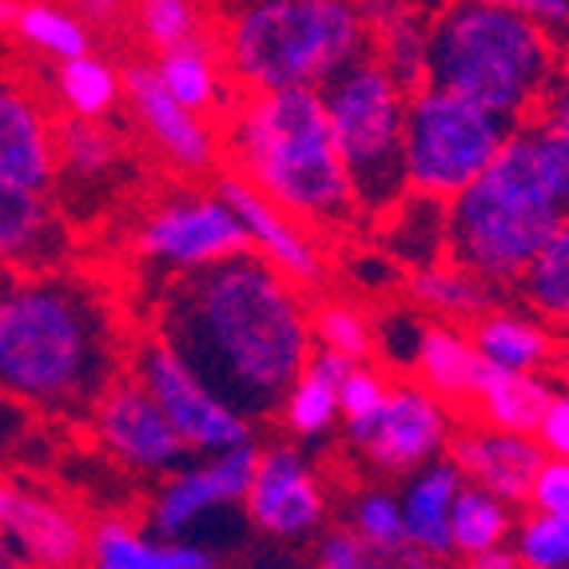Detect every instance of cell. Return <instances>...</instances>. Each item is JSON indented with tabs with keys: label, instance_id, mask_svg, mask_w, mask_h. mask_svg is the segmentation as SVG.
I'll return each mask as SVG.
<instances>
[{
	"label": "cell",
	"instance_id": "8d00e7d4",
	"mask_svg": "<svg viewBox=\"0 0 569 569\" xmlns=\"http://www.w3.org/2000/svg\"><path fill=\"white\" fill-rule=\"evenodd\" d=\"M140 32L156 52L196 44L200 37V9L196 0H140Z\"/></svg>",
	"mask_w": 569,
	"mask_h": 569
},
{
	"label": "cell",
	"instance_id": "603a6c76",
	"mask_svg": "<svg viewBox=\"0 0 569 569\" xmlns=\"http://www.w3.org/2000/svg\"><path fill=\"white\" fill-rule=\"evenodd\" d=\"M550 402H553V387L546 379H538L533 370L493 367V362L482 359L470 410L482 415L486 427L518 430V435H538L541 415H546Z\"/></svg>",
	"mask_w": 569,
	"mask_h": 569
},
{
	"label": "cell",
	"instance_id": "e575fe53",
	"mask_svg": "<svg viewBox=\"0 0 569 569\" xmlns=\"http://www.w3.org/2000/svg\"><path fill=\"white\" fill-rule=\"evenodd\" d=\"M311 331L319 347L351 355L355 362H367L375 355V323L355 303H323L311 311Z\"/></svg>",
	"mask_w": 569,
	"mask_h": 569
},
{
	"label": "cell",
	"instance_id": "7a4b0ae2",
	"mask_svg": "<svg viewBox=\"0 0 569 569\" xmlns=\"http://www.w3.org/2000/svg\"><path fill=\"white\" fill-rule=\"evenodd\" d=\"M120 379V331L100 287L77 276L12 279L0 291V395L44 415H92Z\"/></svg>",
	"mask_w": 569,
	"mask_h": 569
},
{
	"label": "cell",
	"instance_id": "8992f818",
	"mask_svg": "<svg viewBox=\"0 0 569 569\" xmlns=\"http://www.w3.org/2000/svg\"><path fill=\"white\" fill-rule=\"evenodd\" d=\"M370 48L351 0H256L228 29V64L247 88H323Z\"/></svg>",
	"mask_w": 569,
	"mask_h": 569
},
{
	"label": "cell",
	"instance_id": "74e56055",
	"mask_svg": "<svg viewBox=\"0 0 569 569\" xmlns=\"http://www.w3.org/2000/svg\"><path fill=\"white\" fill-rule=\"evenodd\" d=\"M522 123L533 140V152H538L541 180L553 191V200L569 211V123H558L550 116H530Z\"/></svg>",
	"mask_w": 569,
	"mask_h": 569
},
{
	"label": "cell",
	"instance_id": "e0dca14e",
	"mask_svg": "<svg viewBox=\"0 0 569 569\" xmlns=\"http://www.w3.org/2000/svg\"><path fill=\"white\" fill-rule=\"evenodd\" d=\"M450 462L462 470L466 482L498 493L502 502L518 506L530 498V486L546 462V447L538 435H518V430H458L447 442Z\"/></svg>",
	"mask_w": 569,
	"mask_h": 569
},
{
	"label": "cell",
	"instance_id": "7c38bea8",
	"mask_svg": "<svg viewBox=\"0 0 569 569\" xmlns=\"http://www.w3.org/2000/svg\"><path fill=\"white\" fill-rule=\"evenodd\" d=\"M92 427L108 455L120 458L132 470H143V475L176 470L191 455V447L180 438V430L171 427V418L143 390L140 379H116L96 399Z\"/></svg>",
	"mask_w": 569,
	"mask_h": 569
},
{
	"label": "cell",
	"instance_id": "3957f363",
	"mask_svg": "<svg viewBox=\"0 0 569 569\" xmlns=\"http://www.w3.org/2000/svg\"><path fill=\"white\" fill-rule=\"evenodd\" d=\"M231 156L243 180L307 223L362 216L327 120L323 88H267L231 123Z\"/></svg>",
	"mask_w": 569,
	"mask_h": 569
},
{
	"label": "cell",
	"instance_id": "ac0fdd59",
	"mask_svg": "<svg viewBox=\"0 0 569 569\" xmlns=\"http://www.w3.org/2000/svg\"><path fill=\"white\" fill-rule=\"evenodd\" d=\"M123 88H128V100H132L148 136L160 143L171 160L180 163L183 171L211 168V160H216V132H211V123L203 120V112L180 104L163 88L156 64H132L123 72Z\"/></svg>",
	"mask_w": 569,
	"mask_h": 569
},
{
	"label": "cell",
	"instance_id": "bcb514c9",
	"mask_svg": "<svg viewBox=\"0 0 569 569\" xmlns=\"http://www.w3.org/2000/svg\"><path fill=\"white\" fill-rule=\"evenodd\" d=\"M72 4H77L88 20H96V24H116L123 12V0H72Z\"/></svg>",
	"mask_w": 569,
	"mask_h": 569
},
{
	"label": "cell",
	"instance_id": "ba28073f",
	"mask_svg": "<svg viewBox=\"0 0 569 569\" xmlns=\"http://www.w3.org/2000/svg\"><path fill=\"white\" fill-rule=\"evenodd\" d=\"M518 123L458 92L418 84L407 104V183L410 191L455 200L493 160Z\"/></svg>",
	"mask_w": 569,
	"mask_h": 569
},
{
	"label": "cell",
	"instance_id": "d590c367",
	"mask_svg": "<svg viewBox=\"0 0 569 569\" xmlns=\"http://www.w3.org/2000/svg\"><path fill=\"white\" fill-rule=\"evenodd\" d=\"M513 553L530 569H569V518L533 510L513 538Z\"/></svg>",
	"mask_w": 569,
	"mask_h": 569
},
{
	"label": "cell",
	"instance_id": "60d3db41",
	"mask_svg": "<svg viewBox=\"0 0 569 569\" xmlns=\"http://www.w3.org/2000/svg\"><path fill=\"white\" fill-rule=\"evenodd\" d=\"M526 502H530L533 510L569 518V458L550 455L546 462H541V470H538V478H533L530 498H526Z\"/></svg>",
	"mask_w": 569,
	"mask_h": 569
},
{
	"label": "cell",
	"instance_id": "d6986e66",
	"mask_svg": "<svg viewBox=\"0 0 569 569\" xmlns=\"http://www.w3.org/2000/svg\"><path fill=\"white\" fill-rule=\"evenodd\" d=\"M57 176V136L40 108L12 88H0V180L44 191Z\"/></svg>",
	"mask_w": 569,
	"mask_h": 569
},
{
	"label": "cell",
	"instance_id": "7402d4cb",
	"mask_svg": "<svg viewBox=\"0 0 569 569\" xmlns=\"http://www.w3.org/2000/svg\"><path fill=\"white\" fill-rule=\"evenodd\" d=\"M462 470L455 462H427L418 466L410 478L407 493H402V513H407V533L410 546L430 553L435 561L455 558V541H450V510L462 490Z\"/></svg>",
	"mask_w": 569,
	"mask_h": 569
},
{
	"label": "cell",
	"instance_id": "4316f807",
	"mask_svg": "<svg viewBox=\"0 0 569 569\" xmlns=\"http://www.w3.org/2000/svg\"><path fill=\"white\" fill-rule=\"evenodd\" d=\"M510 502H502L498 493L482 490L475 482H462L450 510V541H455V558L475 561L478 553L493 550L510 538Z\"/></svg>",
	"mask_w": 569,
	"mask_h": 569
},
{
	"label": "cell",
	"instance_id": "ffe728a7",
	"mask_svg": "<svg viewBox=\"0 0 569 569\" xmlns=\"http://www.w3.org/2000/svg\"><path fill=\"white\" fill-rule=\"evenodd\" d=\"M88 561L100 569H211L219 558L200 541H171L160 533L148 538L120 518H108L88 533Z\"/></svg>",
	"mask_w": 569,
	"mask_h": 569
},
{
	"label": "cell",
	"instance_id": "9a60e30c",
	"mask_svg": "<svg viewBox=\"0 0 569 569\" xmlns=\"http://www.w3.org/2000/svg\"><path fill=\"white\" fill-rule=\"evenodd\" d=\"M0 533L24 566H77L88 558V530L60 502L0 478Z\"/></svg>",
	"mask_w": 569,
	"mask_h": 569
},
{
	"label": "cell",
	"instance_id": "2e32d148",
	"mask_svg": "<svg viewBox=\"0 0 569 569\" xmlns=\"http://www.w3.org/2000/svg\"><path fill=\"white\" fill-rule=\"evenodd\" d=\"M216 191L239 211L247 236H251V247H256L263 259H271L291 283H299V287L327 283L323 256L315 251V243L303 236V231L295 228L291 211H283L276 200H267L263 191H259L251 180H243V176H219Z\"/></svg>",
	"mask_w": 569,
	"mask_h": 569
},
{
	"label": "cell",
	"instance_id": "d4e9b609",
	"mask_svg": "<svg viewBox=\"0 0 569 569\" xmlns=\"http://www.w3.org/2000/svg\"><path fill=\"white\" fill-rule=\"evenodd\" d=\"M493 291L498 287L490 279L475 276L470 267L455 263V259L450 263H422L407 279L410 299L435 315H447V319H478V315L493 311V299H498Z\"/></svg>",
	"mask_w": 569,
	"mask_h": 569
},
{
	"label": "cell",
	"instance_id": "8fae6325",
	"mask_svg": "<svg viewBox=\"0 0 569 569\" xmlns=\"http://www.w3.org/2000/svg\"><path fill=\"white\" fill-rule=\"evenodd\" d=\"M347 435L375 470L382 475H415L418 466L435 462L450 442V410L435 390L399 382L375 418L347 422Z\"/></svg>",
	"mask_w": 569,
	"mask_h": 569
},
{
	"label": "cell",
	"instance_id": "f907efd6",
	"mask_svg": "<svg viewBox=\"0 0 569 569\" xmlns=\"http://www.w3.org/2000/svg\"><path fill=\"white\" fill-rule=\"evenodd\" d=\"M12 279H17V267H12L9 259H0V291H4V287L12 283Z\"/></svg>",
	"mask_w": 569,
	"mask_h": 569
},
{
	"label": "cell",
	"instance_id": "484cf974",
	"mask_svg": "<svg viewBox=\"0 0 569 569\" xmlns=\"http://www.w3.org/2000/svg\"><path fill=\"white\" fill-rule=\"evenodd\" d=\"M475 339L478 355L493 367L510 370H538L553 359V339L546 327H538L533 319L510 311H486L475 319Z\"/></svg>",
	"mask_w": 569,
	"mask_h": 569
},
{
	"label": "cell",
	"instance_id": "f1b7e54d",
	"mask_svg": "<svg viewBox=\"0 0 569 569\" xmlns=\"http://www.w3.org/2000/svg\"><path fill=\"white\" fill-rule=\"evenodd\" d=\"M522 283L526 303L558 327H569V211L553 228V236L541 243L533 263L526 267Z\"/></svg>",
	"mask_w": 569,
	"mask_h": 569
},
{
	"label": "cell",
	"instance_id": "836d02e7",
	"mask_svg": "<svg viewBox=\"0 0 569 569\" xmlns=\"http://www.w3.org/2000/svg\"><path fill=\"white\" fill-rule=\"evenodd\" d=\"M339 415H342L339 410V382H331L327 375H319V370L307 367L303 375L295 379L291 395H287V402H283L287 427L303 438H319L335 427V418Z\"/></svg>",
	"mask_w": 569,
	"mask_h": 569
},
{
	"label": "cell",
	"instance_id": "c3c4849f",
	"mask_svg": "<svg viewBox=\"0 0 569 569\" xmlns=\"http://www.w3.org/2000/svg\"><path fill=\"white\" fill-rule=\"evenodd\" d=\"M12 566H24V561H20V553L12 550V541L0 533V569H12Z\"/></svg>",
	"mask_w": 569,
	"mask_h": 569
},
{
	"label": "cell",
	"instance_id": "4fadbf2b",
	"mask_svg": "<svg viewBox=\"0 0 569 569\" xmlns=\"http://www.w3.org/2000/svg\"><path fill=\"white\" fill-rule=\"evenodd\" d=\"M259 450L251 442L231 450H219L208 455V462L200 466H183L180 475L171 478L160 490L152 506V533L160 538H188V530L200 518H208L219 506H239L251 490V478H256Z\"/></svg>",
	"mask_w": 569,
	"mask_h": 569
},
{
	"label": "cell",
	"instance_id": "816d5d0a",
	"mask_svg": "<svg viewBox=\"0 0 569 569\" xmlns=\"http://www.w3.org/2000/svg\"><path fill=\"white\" fill-rule=\"evenodd\" d=\"M561 375H566V379H569V355H566V359H561Z\"/></svg>",
	"mask_w": 569,
	"mask_h": 569
},
{
	"label": "cell",
	"instance_id": "f35d334b",
	"mask_svg": "<svg viewBox=\"0 0 569 569\" xmlns=\"http://www.w3.org/2000/svg\"><path fill=\"white\" fill-rule=\"evenodd\" d=\"M387 395H390V382L382 379L379 370H370L367 362H355L339 382V410L347 422H362V418L379 415Z\"/></svg>",
	"mask_w": 569,
	"mask_h": 569
},
{
	"label": "cell",
	"instance_id": "7dc6e473",
	"mask_svg": "<svg viewBox=\"0 0 569 569\" xmlns=\"http://www.w3.org/2000/svg\"><path fill=\"white\" fill-rule=\"evenodd\" d=\"M470 566H478V569H513V566H522V561H518V553H513L510 546H493V550L478 553Z\"/></svg>",
	"mask_w": 569,
	"mask_h": 569
},
{
	"label": "cell",
	"instance_id": "5b68a950",
	"mask_svg": "<svg viewBox=\"0 0 569 569\" xmlns=\"http://www.w3.org/2000/svg\"><path fill=\"white\" fill-rule=\"evenodd\" d=\"M550 77L553 52L541 24L506 4L462 0L427 32V84L466 96L510 123L538 112Z\"/></svg>",
	"mask_w": 569,
	"mask_h": 569
},
{
	"label": "cell",
	"instance_id": "cb8c5ba5",
	"mask_svg": "<svg viewBox=\"0 0 569 569\" xmlns=\"http://www.w3.org/2000/svg\"><path fill=\"white\" fill-rule=\"evenodd\" d=\"M415 370L418 379L427 382V390H435L442 402H455V407L470 410L478 370H482V355H478L470 335L455 331V327L430 323L422 327V339H418Z\"/></svg>",
	"mask_w": 569,
	"mask_h": 569
},
{
	"label": "cell",
	"instance_id": "9c48e42d",
	"mask_svg": "<svg viewBox=\"0 0 569 569\" xmlns=\"http://www.w3.org/2000/svg\"><path fill=\"white\" fill-rule=\"evenodd\" d=\"M136 379L160 402L171 427L180 430V438L196 455H219L251 442V418L228 399H219L196 370L183 367L160 335L136 347Z\"/></svg>",
	"mask_w": 569,
	"mask_h": 569
},
{
	"label": "cell",
	"instance_id": "83f0119b",
	"mask_svg": "<svg viewBox=\"0 0 569 569\" xmlns=\"http://www.w3.org/2000/svg\"><path fill=\"white\" fill-rule=\"evenodd\" d=\"M355 530L362 533L370 550L379 553L382 566H435L430 553H422L418 546H410L407 533V513H402V498L387 490H370L355 502Z\"/></svg>",
	"mask_w": 569,
	"mask_h": 569
},
{
	"label": "cell",
	"instance_id": "6da1fadb",
	"mask_svg": "<svg viewBox=\"0 0 569 569\" xmlns=\"http://www.w3.org/2000/svg\"><path fill=\"white\" fill-rule=\"evenodd\" d=\"M156 335L247 418L283 415L315 351L303 295L256 247L171 279L156 307Z\"/></svg>",
	"mask_w": 569,
	"mask_h": 569
},
{
	"label": "cell",
	"instance_id": "30bf717a",
	"mask_svg": "<svg viewBox=\"0 0 569 569\" xmlns=\"http://www.w3.org/2000/svg\"><path fill=\"white\" fill-rule=\"evenodd\" d=\"M136 251L171 276H183V271H200L219 259L251 251V236H247L239 211L219 191L216 196L191 191L180 200L160 203L143 219Z\"/></svg>",
	"mask_w": 569,
	"mask_h": 569
},
{
	"label": "cell",
	"instance_id": "d6a6232c",
	"mask_svg": "<svg viewBox=\"0 0 569 569\" xmlns=\"http://www.w3.org/2000/svg\"><path fill=\"white\" fill-rule=\"evenodd\" d=\"M12 29L29 40V44H37L40 52H48V57H57V60L88 52V29L72 12L57 9L52 0H20V12H17V20H12Z\"/></svg>",
	"mask_w": 569,
	"mask_h": 569
},
{
	"label": "cell",
	"instance_id": "ee69618b",
	"mask_svg": "<svg viewBox=\"0 0 569 569\" xmlns=\"http://www.w3.org/2000/svg\"><path fill=\"white\" fill-rule=\"evenodd\" d=\"M533 116H550V120H558V123H569V64L553 68V77L541 88L538 112Z\"/></svg>",
	"mask_w": 569,
	"mask_h": 569
},
{
	"label": "cell",
	"instance_id": "44dd1931",
	"mask_svg": "<svg viewBox=\"0 0 569 569\" xmlns=\"http://www.w3.org/2000/svg\"><path fill=\"white\" fill-rule=\"evenodd\" d=\"M64 256V228L40 191L0 180V259L12 267H44Z\"/></svg>",
	"mask_w": 569,
	"mask_h": 569
},
{
	"label": "cell",
	"instance_id": "681fc988",
	"mask_svg": "<svg viewBox=\"0 0 569 569\" xmlns=\"http://www.w3.org/2000/svg\"><path fill=\"white\" fill-rule=\"evenodd\" d=\"M17 12H20V0H0V29H4V24H12V20H17Z\"/></svg>",
	"mask_w": 569,
	"mask_h": 569
},
{
	"label": "cell",
	"instance_id": "f546056e",
	"mask_svg": "<svg viewBox=\"0 0 569 569\" xmlns=\"http://www.w3.org/2000/svg\"><path fill=\"white\" fill-rule=\"evenodd\" d=\"M120 163V140L104 128V120L92 116H68L57 132V168H64L72 180L96 183Z\"/></svg>",
	"mask_w": 569,
	"mask_h": 569
},
{
	"label": "cell",
	"instance_id": "7bdbcfd3",
	"mask_svg": "<svg viewBox=\"0 0 569 569\" xmlns=\"http://www.w3.org/2000/svg\"><path fill=\"white\" fill-rule=\"evenodd\" d=\"M538 442L546 447V455L569 458V395H553V402L541 415Z\"/></svg>",
	"mask_w": 569,
	"mask_h": 569
},
{
	"label": "cell",
	"instance_id": "b9f144b4",
	"mask_svg": "<svg viewBox=\"0 0 569 569\" xmlns=\"http://www.w3.org/2000/svg\"><path fill=\"white\" fill-rule=\"evenodd\" d=\"M418 339H422V323H415V319H379L375 347H382V355H390V359H402L415 367Z\"/></svg>",
	"mask_w": 569,
	"mask_h": 569
},
{
	"label": "cell",
	"instance_id": "5bb4252c",
	"mask_svg": "<svg viewBox=\"0 0 569 569\" xmlns=\"http://www.w3.org/2000/svg\"><path fill=\"white\" fill-rule=\"evenodd\" d=\"M243 506L259 530L287 541L315 533L327 518L323 486L307 466V458L291 447H271L259 455Z\"/></svg>",
	"mask_w": 569,
	"mask_h": 569
},
{
	"label": "cell",
	"instance_id": "52a82bcc",
	"mask_svg": "<svg viewBox=\"0 0 569 569\" xmlns=\"http://www.w3.org/2000/svg\"><path fill=\"white\" fill-rule=\"evenodd\" d=\"M327 120L351 176L362 216L382 219L410 191L407 183V104L410 92L382 57L362 52L323 84Z\"/></svg>",
	"mask_w": 569,
	"mask_h": 569
},
{
	"label": "cell",
	"instance_id": "f6af8a7d",
	"mask_svg": "<svg viewBox=\"0 0 569 569\" xmlns=\"http://www.w3.org/2000/svg\"><path fill=\"white\" fill-rule=\"evenodd\" d=\"M490 4H506L538 24H566L569 20V0H490Z\"/></svg>",
	"mask_w": 569,
	"mask_h": 569
},
{
	"label": "cell",
	"instance_id": "1f68e13d",
	"mask_svg": "<svg viewBox=\"0 0 569 569\" xmlns=\"http://www.w3.org/2000/svg\"><path fill=\"white\" fill-rule=\"evenodd\" d=\"M156 72H160L163 88L180 104L196 108V112H211L219 104V72H216V60H211V48L203 40L160 52Z\"/></svg>",
	"mask_w": 569,
	"mask_h": 569
},
{
	"label": "cell",
	"instance_id": "ab89813d",
	"mask_svg": "<svg viewBox=\"0 0 569 569\" xmlns=\"http://www.w3.org/2000/svg\"><path fill=\"white\" fill-rule=\"evenodd\" d=\"M319 561L327 569H370L382 566V558L362 541L359 530H327L319 538Z\"/></svg>",
	"mask_w": 569,
	"mask_h": 569
},
{
	"label": "cell",
	"instance_id": "4dcf8cb0",
	"mask_svg": "<svg viewBox=\"0 0 569 569\" xmlns=\"http://www.w3.org/2000/svg\"><path fill=\"white\" fill-rule=\"evenodd\" d=\"M57 92L72 116L104 120L116 108V100H120V77H116V68L108 60L92 57V52H80V57L60 60Z\"/></svg>",
	"mask_w": 569,
	"mask_h": 569
},
{
	"label": "cell",
	"instance_id": "277c9868",
	"mask_svg": "<svg viewBox=\"0 0 569 569\" xmlns=\"http://www.w3.org/2000/svg\"><path fill=\"white\" fill-rule=\"evenodd\" d=\"M561 216L566 208L541 180L533 140L518 123L478 180L447 203V256L493 287L518 283Z\"/></svg>",
	"mask_w": 569,
	"mask_h": 569
}]
</instances>
